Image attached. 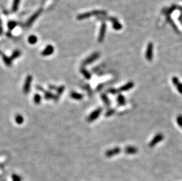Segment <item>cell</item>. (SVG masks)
I'll return each instance as SVG.
<instances>
[{"label":"cell","mask_w":182,"mask_h":181,"mask_svg":"<svg viewBox=\"0 0 182 181\" xmlns=\"http://www.w3.org/2000/svg\"><path fill=\"white\" fill-rule=\"evenodd\" d=\"M164 139L163 135L161 134H158L154 136V138H153V139L151 140V142L149 143V146L151 148L153 147L155 145H156L157 143L159 142H161L163 139Z\"/></svg>","instance_id":"obj_1"},{"label":"cell","mask_w":182,"mask_h":181,"mask_svg":"<svg viewBox=\"0 0 182 181\" xmlns=\"http://www.w3.org/2000/svg\"><path fill=\"white\" fill-rule=\"evenodd\" d=\"M102 111V109L101 108H98V109H95V111H93L92 113H91V115H90V116L88 118V121L90 122L93 121L95 120L98 116L100 115L101 112Z\"/></svg>","instance_id":"obj_2"},{"label":"cell","mask_w":182,"mask_h":181,"mask_svg":"<svg viewBox=\"0 0 182 181\" xmlns=\"http://www.w3.org/2000/svg\"><path fill=\"white\" fill-rule=\"evenodd\" d=\"M120 152H121V149L119 147H116L113 148V149L107 151L106 152V156H107V157H111V156H112L119 154Z\"/></svg>","instance_id":"obj_3"},{"label":"cell","mask_w":182,"mask_h":181,"mask_svg":"<svg viewBox=\"0 0 182 181\" xmlns=\"http://www.w3.org/2000/svg\"><path fill=\"white\" fill-rule=\"evenodd\" d=\"M31 81H32V77L31 76H27L25 83H24V89H23V90H24V92L25 94H27V93L29 92Z\"/></svg>","instance_id":"obj_4"},{"label":"cell","mask_w":182,"mask_h":181,"mask_svg":"<svg viewBox=\"0 0 182 181\" xmlns=\"http://www.w3.org/2000/svg\"><path fill=\"white\" fill-rule=\"evenodd\" d=\"M146 59L149 61H151L153 58V45L152 44H149L146 53Z\"/></svg>","instance_id":"obj_5"},{"label":"cell","mask_w":182,"mask_h":181,"mask_svg":"<svg viewBox=\"0 0 182 181\" xmlns=\"http://www.w3.org/2000/svg\"><path fill=\"white\" fill-rule=\"evenodd\" d=\"M138 151L137 148L133 146H128L124 149V152L126 154H135Z\"/></svg>","instance_id":"obj_6"},{"label":"cell","mask_w":182,"mask_h":181,"mask_svg":"<svg viewBox=\"0 0 182 181\" xmlns=\"http://www.w3.org/2000/svg\"><path fill=\"white\" fill-rule=\"evenodd\" d=\"M134 86V83L133 82H129L127 83L126 84L120 87L119 88V91L120 92H124L127 91V90H130Z\"/></svg>","instance_id":"obj_7"},{"label":"cell","mask_w":182,"mask_h":181,"mask_svg":"<svg viewBox=\"0 0 182 181\" xmlns=\"http://www.w3.org/2000/svg\"><path fill=\"white\" fill-rule=\"evenodd\" d=\"M117 102L120 105L123 106L125 105L126 104V99L124 97V96L121 94H119V96L117 97Z\"/></svg>","instance_id":"obj_8"},{"label":"cell","mask_w":182,"mask_h":181,"mask_svg":"<svg viewBox=\"0 0 182 181\" xmlns=\"http://www.w3.org/2000/svg\"><path fill=\"white\" fill-rule=\"evenodd\" d=\"M98 56H99V54H98V53H94V54L91 55V57H90V58H88V59H87V60L85 61V63H86V64H90L91 62L95 61V60L98 57Z\"/></svg>","instance_id":"obj_9"},{"label":"cell","mask_w":182,"mask_h":181,"mask_svg":"<svg viewBox=\"0 0 182 181\" xmlns=\"http://www.w3.org/2000/svg\"><path fill=\"white\" fill-rule=\"evenodd\" d=\"M53 52V48L51 46H47L46 49L42 52V55H48L51 54Z\"/></svg>","instance_id":"obj_10"},{"label":"cell","mask_w":182,"mask_h":181,"mask_svg":"<svg viewBox=\"0 0 182 181\" xmlns=\"http://www.w3.org/2000/svg\"><path fill=\"white\" fill-rule=\"evenodd\" d=\"M102 98L103 101V102H104V104H106V106H110V101L109 100V98L107 97V96L105 94H102Z\"/></svg>","instance_id":"obj_11"},{"label":"cell","mask_w":182,"mask_h":181,"mask_svg":"<svg viewBox=\"0 0 182 181\" xmlns=\"http://www.w3.org/2000/svg\"><path fill=\"white\" fill-rule=\"evenodd\" d=\"M71 96L72 98H73L74 99H80L83 98V96L81 95L76 92H72L71 94Z\"/></svg>","instance_id":"obj_12"},{"label":"cell","mask_w":182,"mask_h":181,"mask_svg":"<svg viewBox=\"0 0 182 181\" xmlns=\"http://www.w3.org/2000/svg\"><path fill=\"white\" fill-rule=\"evenodd\" d=\"M16 121L18 123L20 124V123H23V122L24 121V118H23V116H22L21 115H17V116H16Z\"/></svg>","instance_id":"obj_13"},{"label":"cell","mask_w":182,"mask_h":181,"mask_svg":"<svg viewBox=\"0 0 182 181\" xmlns=\"http://www.w3.org/2000/svg\"><path fill=\"white\" fill-rule=\"evenodd\" d=\"M176 121H177L178 125L182 127V115H179V116H177V119H176Z\"/></svg>","instance_id":"obj_14"},{"label":"cell","mask_w":182,"mask_h":181,"mask_svg":"<svg viewBox=\"0 0 182 181\" xmlns=\"http://www.w3.org/2000/svg\"><path fill=\"white\" fill-rule=\"evenodd\" d=\"M172 82H173V83L175 86H177V85L180 83L179 79H178V78L176 77V76H173V77L172 78Z\"/></svg>","instance_id":"obj_15"},{"label":"cell","mask_w":182,"mask_h":181,"mask_svg":"<svg viewBox=\"0 0 182 181\" xmlns=\"http://www.w3.org/2000/svg\"><path fill=\"white\" fill-rule=\"evenodd\" d=\"M41 98L40 95L38 94H36L34 97V101L36 104H39L41 101Z\"/></svg>","instance_id":"obj_16"},{"label":"cell","mask_w":182,"mask_h":181,"mask_svg":"<svg viewBox=\"0 0 182 181\" xmlns=\"http://www.w3.org/2000/svg\"><path fill=\"white\" fill-rule=\"evenodd\" d=\"M115 112V109H109V111L106 113V116H110L111 115H112Z\"/></svg>","instance_id":"obj_17"},{"label":"cell","mask_w":182,"mask_h":181,"mask_svg":"<svg viewBox=\"0 0 182 181\" xmlns=\"http://www.w3.org/2000/svg\"><path fill=\"white\" fill-rule=\"evenodd\" d=\"M176 88H177L178 92H179V93H180L181 94H182V83L180 82V83L176 86Z\"/></svg>","instance_id":"obj_18"},{"label":"cell","mask_w":182,"mask_h":181,"mask_svg":"<svg viewBox=\"0 0 182 181\" xmlns=\"http://www.w3.org/2000/svg\"><path fill=\"white\" fill-rule=\"evenodd\" d=\"M29 41L30 43L31 44H34L35 42L37 41V38L36 37L34 36H31V37H30L29 38Z\"/></svg>","instance_id":"obj_19"},{"label":"cell","mask_w":182,"mask_h":181,"mask_svg":"<svg viewBox=\"0 0 182 181\" xmlns=\"http://www.w3.org/2000/svg\"><path fill=\"white\" fill-rule=\"evenodd\" d=\"M19 1H20V0H14V2L13 5V9L14 11H16L17 9V6L18 4H19Z\"/></svg>","instance_id":"obj_20"},{"label":"cell","mask_w":182,"mask_h":181,"mask_svg":"<svg viewBox=\"0 0 182 181\" xmlns=\"http://www.w3.org/2000/svg\"><path fill=\"white\" fill-rule=\"evenodd\" d=\"M83 74H84V75H85V76H86L87 79H90V78H91V75H90V74H89L87 71H86V70H84V71H83Z\"/></svg>","instance_id":"obj_21"},{"label":"cell","mask_w":182,"mask_h":181,"mask_svg":"<svg viewBox=\"0 0 182 181\" xmlns=\"http://www.w3.org/2000/svg\"><path fill=\"white\" fill-rule=\"evenodd\" d=\"M52 96H53V95H52L51 94H50V93H49V92H47V93H46V94H45V98H46V99H50V98H53Z\"/></svg>","instance_id":"obj_22"},{"label":"cell","mask_w":182,"mask_h":181,"mask_svg":"<svg viewBox=\"0 0 182 181\" xmlns=\"http://www.w3.org/2000/svg\"><path fill=\"white\" fill-rule=\"evenodd\" d=\"M109 92L110 93H111V94H115L117 92V90H115V89L114 88H111L110 89V90H109Z\"/></svg>","instance_id":"obj_23"},{"label":"cell","mask_w":182,"mask_h":181,"mask_svg":"<svg viewBox=\"0 0 182 181\" xmlns=\"http://www.w3.org/2000/svg\"><path fill=\"white\" fill-rule=\"evenodd\" d=\"M20 55V52L18 51H17L15 52V53H14V55H13V58H16V57H18V56Z\"/></svg>","instance_id":"obj_24"}]
</instances>
